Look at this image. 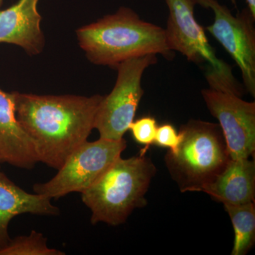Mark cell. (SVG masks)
<instances>
[{
  "label": "cell",
  "instance_id": "cell-19",
  "mask_svg": "<svg viewBox=\"0 0 255 255\" xmlns=\"http://www.w3.org/2000/svg\"><path fill=\"white\" fill-rule=\"evenodd\" d=\"M231 2L233 3V4L236 5V0H231Z\"/></svg>",
  "mask_w": 255,
  "mask_h": 255
},
{
  "label": "cell",
  "instance_id": "cell-18",
  "mask_svg": "<svg viewBox=\"0 0 255 255\" xmlns=\"http://www.w3.org/2000/svg\"><path fill=\"white\" fill-rule=\"evenodd\" d=\"M248 4V9L251 11L252 15L255 18V0H246Z\"/></svg>",
  "mask_w": 255,
  "mask_h": 255
},
{
  "label": "cell",
  "instance_id": "cell-4",
  "mask_svg": "<svg viewBox=\"0 0 255 255\" xmlns=\"http://www.w3.org/2000/svg\"><path fill=\"white\" fill-rule=\"evenodd\" d=\"M180 142L165 163L181 192L201 191L231 159L219 124L190 120L181 127Z\"/></svg>",
  "mask_w": 255,
  "mask_h": 255
},
{
  "label": "cell",
  "instance_id": "cell-16",
  "mask_svg": "<svg viewBox=\"0 0 255 255\" xmlns=\"http://www.w3.org/2000/svg\"><path fill=\"white\" fill-rule=\"evenodd\" d=\"M157 124L155 119L145 117L133 121L129 127L134 140L137 143L145 145L146 147L154 144L155 142Z\"/></svg>",
  "mask_w": 255,
  "mask_h": 255
},
{
  "label": "cell",
  "instance_id": "cell-6",
  "mask_svg": "<svg viewBox=\"0 0 255 255\" xmlns=\"http://www.w3.org/2000/svg\"><path fill=\"white\" fill-rule=\"evenodd\" d=\"M157 61V55L148 54L125 60L116 68L118 76L115 86L110 95L103 97L95 116L94 128L100 132L101 138H124L144 94L142 75Z\"/></svg>",
  "mask_w": 255,
  "mask_h": 255
},
{
  "label": "cell",
  "instance_id": "cell-3",
  "mask_svg": "<svg viewBox=\"0 0 255 255\" xmlns=\"http://www.w3.org/2000/svg\"><path fill=\"white\" fill-rule=\"evenodd\" d=\"M156 172L145 150L130 158L119 157L81 193L82 202L91 211L92 224L119 226L127 221L134 210L145 206V194Z\"/></svg>",
  "mask_w": 255,
  "mask_h": 255
},
{
  "label": "cell",
  "instance_id": "cell-7",
  "mask_svg": "<svg viewBox=\"0 0 255 255\" xmlns=\"http://www.w3.org/2000/svg\"><path fill=\"white\" fill-rule=\"evenodd\" d=\"M127 146L124 138L86 140L70 154L55 177L48 182L35 184L33 191L51 199L83 192L121 157Z\"/></svg>",
  "mask_w": 255,
  "mask_h": 255
},
{
  "label": "cell",
  "instance_id": "cell-9",
  "mask_svg": "<svg viewBox=\"0 0 255 255\" xmlns=\"http://www.w3.org/2000/svg\"><path fill=\"white\" fill-rule=\"evenodd\" d=\"M210 113L219 122L231 159L249 158L255 150V103L209 88L201 91Z\"/></svg>",
  "mask_w": 255,
  "mask_h": 255
},
{
  "label": "cell",
  "instance_id": "cell-2",
  "mask_svg": "<svg viewBox=\"0 0 255 255\" xmlns=\"http://www.w3.org/2000/svg\"><path fill=\"white\" fill-rule=\"evenodd\" d=\"M76 33L80 48L95 65L116 68L125 60L148 54L173 58L164 28L144 21L125 6L82 26Z\"/></svg>",
  "mask_w": 255,
  "mask_h": 255
},
{
  "label": "cell",
  "instance_id": "cell-5",
  "mask_svg": "<svg viewBox=\"0 0 255 255\" xmlns=\"http://www.w3.org/2000/svg\"><path fill=\"white\" fill-rule=\"evenodd\" d=\"M169 14L165 31L169 49L178 51L196 64L206 63L205 77L209 88L241 97L243 88L232 68L219 59L202 26L194 16V0H164Z\"/></svg>",
  "mask_w": 255,
  "mask_h": 255
},
{
  "label": "cell",
  "instance_id": "cell-17",
  "mask_svg": "<svg viewBox=\"0 0 255 255\" xmlns=\"http://www.w3.org/2000/svg\"><path fill=\"white\" fill-rule=\"evenodd\" d=\"M180 142V135L173 126L169 124L157 127L154 144L162 147H168L174 150Z\"/></svg>",
  "mask_w": 255,
  "mask_h": 255
},
{
  "label": "cell",
  "instance_id": "cell-13",
  "mask_svg": "<svg viewBox=\"0 0 255 255\" xmlns=\"http://www.w3.org/2000/svg\"><path fill=\"white\" fill-rule=\"evenodd\" d=\"M201 191L223 204L240 205L254 202L255 161L249 158L230 159L222 172Z\"/></svg>",
  "mask_w": 255,
  "mask_h": 255
},
{
  "label": "cell",
  "instance_id": "cell-10",
  "mask_svg": "<svg viewBox=\"0 0 255 255\" xmlns=\"http://www.w3.org/2000/svg\"><path fill=\"white\" fill-rule=\"evenodd\" d=\"M38 1L18 0L7 9L0 10V43L16 45L29 55L41 53L45 39Z\"/></svg>",
  "mask_w": 255,
  "mask_h": 255
},
{
  "label": "cell",
  "instance_id": "cell-11",
  "mask_svg": "<svg viewBox=\"0 0 255 255\" xmlns=\"http://www.w3.org/2000/svg\"><path fill=\"white\" fill-rule=\"evenodd\" d=\"M0 162L18 168H33L38 162L34 146L18 123L14 92L0 88Z\"/></svg>",
  "mask_w": 255,
  "mask_h": 255
},
{
  "label": "cell",
  "instance_id": "cell-12",
  "mask_svg": "<svg viewBox=\"0 0 255 255\" xmlns=\"http://www.w3.org/2000/svg\"><path fill=\"white\" fill-rule=\"evenodd\" d=\"M25 214L58 216L60 209L52 204L49 197L26 192L0 170V251L11 241L10 221L18 215Z\"/></svg>",
  "mask_w": 255,
  "mask_h": 255
},
{
  "label": "cell",
  "instance_id": "cell-8",
  "mask_svg": "<svg viewBox=\"0 0 255 255\" xmlns=\"http://www.w3.org/2000/svg\"><path fill=\"white\" fill-rule=\"evenodd\" d=\"M196 4L212 10L214 21L206 29L222 45L241 69L245 87L255 96V18L248 8L233 16L217 0H194Z\"/></svg>",
  "mask_w": 255,
  "mask_h": 255
},
{
  "label": "cell",
  "instance_id": "cell-1",
  "mask_svg": "<svg viewBox=\"0 0 255 255\" xmlns=\"http://www.w3.org/2000/svg\"><path fill=\"white\" fill-rule=\"evenodd\" d=\"M14 92L16 119L31 138L38 162L59 169L95 128L96 114L103 96Z\"/></svg>",
  "mask_w": 255,
  "mask_h": 255
},
{
  "label": "cell",
  "instance_id": "cell-15",
  "mask_svg": "<svg viewBox=\"0 0 255 255\" xmlns=\"http://www.w3.org/2000/svg\"><path fill=\"white\" fill-rule=\"evenodd\" d=\"M65 253L47 245V239L41 233L32 231L28 236H18L11 239L0 255H63Z\"/></svg>",
  "mask_w": 255,
  "mask_h": 255
},
{
  "label": "cell",
  "instance_id": "cell-20",
  "mask_svg": "<svg viewBox=\"0 0 255 255\" xmlns=\"http://www.w3.org/2000/svg\"><path fill=\"white\" fill-rule=\"evenodd\" d=\"M3 1H4V0H0V7H1V5L3 4Z\"/></svg>",
  "mask_w": 255,
  "mask_h": 255
},
{
  "label": "cell",
  "instance_id": "cell-14",
  "mask_svg": "<svg viewBox=\"0 0 255 255\" xmlns=\"http://www.w3.org/2000/svg\"><path fill=\"white\" fill-rule=\"evenodd\" d=\"M234 229L232 255H245L255 244V205L254 202L240 205L223 204Z\"/></svg>",
  "mask_w": 255,
  "mask_h": 255
}]
</instances>
